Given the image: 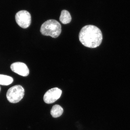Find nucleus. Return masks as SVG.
Instances as JSON below:
<instances>
[{"label": "nucleus", "instance_id": "nucleus-1", "mask_svg": "<svg viewBox=\"0 0 130 130\" xmlns=\"http://www.w3.org/2000/svg\"><path fill=\"white\" fill-rule=\"evenodd\" d=\"M79 39L84 46L91 48L97 47L101 44L103 37L101 31L95 26L87 25L81 29Z\"/></svg>", "mask_w": 130, "mask_h": 130}, {"label": "nucleus", "instance_id": "nucleus-2", "mask_svg": "<svg viewBox=\"0 0 130 130\" xmlns=\"http://www.w3.org/2000/svg\"><path fill=\"white\" fill-rule=\"evenodd\" d=\"M61 31V26L56 20L50 19L42 24L40 31L42 35L56 38L60 35Z\"/></svg>", "mask_w": 130, "mask_h": 130}, {"label": "nucleus", "instance_id": "nucleus-3", "mask_svg": "<svg viewBox=\"0 0 130 130\" xmlns=\"http://www.w3.org/2000/svg\"><path fill=\"white\" fill-rule=\"evenodd\" d=\"M24 95V89L22 86L15 85L11 87L7 91L6 97L10 102L18 103L23 98Z\"/></svg>", "mask_w": 130, "mask_h": 130}, {"label": "nucleus", "instance_id": "nucleus-4", "mask_svg": "<svg viewBox=\"0 0 130 130\" xmlns=\"http://www.w3.org/2000/svg\"><path fill=\"white\" fill-rule=\"evenodd\" d=\"M15 19L18 25L23 28H27L31 23V16L27 11L21 10L18 12L16 14Z\"/></svg>", "mask_w": 130, "mask_h": 130}, {"label": "nucleus", "instance_id": "nucleus-5", "mask_svg": "<svg viewBox=\"0 0 130 130\" xmlns=\"http://www.w3.org/2000/svg\"><path fill=\"white\" fill-rule=\"evenodd\" d=\"M62 92V91L58 88L50 89L45 93L43 97L44 101L47 104L54 103L60 97Z\"/></svg>", "mask_w": 130, "mask_h": 130}, {"label": "nucleus", "instance_id": "nucleus-6", "mask_svg": "<svg viewBox=\"0 0 130 130\" xmlns=\"http://www.w3.org/2000/svg\"><path fill=\"white\" fill-rule=\"evenodd\" d=\"M11 69L12 71L19 75L26 77L29 74L28 67L25 63L19 62L13 63L11 65Z\"/></svg>", "mask_w": 130, "mask_h": 130}, {"label": "nucleus", "instance_id": "nucleus-7", "mask_svg": "<svg viewBox=\"0 0 130 130\" xmlns=\"http://www.w3.org/2000/svg\"><path fill=\"white\" fill-rule=\"evenodd\" d=\"M71 14L69 11L65 10L61 11L59 20L63 24H69L71 22Z\"/></svg>", "mask_w": 130, "mask_h": 130}, {"label": "nucleus", "instance_id": "nucleus-8", "mask_svg": "<svg viewBox=\"0 0 130 130\" xmlns=\"http://www.w3.org/2000/svg\"><path fill=\"white\" fill-rule=\"evenodd\" d=\"M63 112V108L60 106L56 105L52 107L50 111L52 116L54 118H57L62 114Z\"/></svg>", "mask_w": 130, "mask_h": 130}, {"label": "nucleus", "instance_id": "nucleus-9", "mask_svg": "<svg viewBox=\"0 0 130 130\" xmlns=\"http://www.w3.org/2000/svg\"><path fill=\"white\" fill-rule=\"evenodd\" d=\"M13 79L10 76L0 74V85L7 86L12 84Z\"/></svg>", "mask_w": 130, "mask_h": 130}, {"label": "nucleus", "instance_id": "nucleus-10", "mask_svg": "<svg viewBox=\"0 0 130 130\" xmlns=\"http://www.w3.org/2000/svg\"><path fill=\"white\" fill-rule=\"evenodd\" d=\"M0 90H1V88H0Z\"/></svg>", "mask_w": 130, "mask_h": 130}]
</instances>
